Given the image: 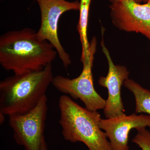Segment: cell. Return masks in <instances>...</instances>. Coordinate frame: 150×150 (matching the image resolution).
I'll return each mask as SVG.
<instances>
[{"label":"cell","mask_w":150,"mask_h":150,"mask_svg":"<svg viewBox=\"0 0 150 150\" xmlns=\"http://www.w3.org/2000/svg\"><path fill=\"white\" fill-rule=\"evenodd\" d=\"M57 55L53 45L31 28L8 31L0 37V64L14 74L42 69Z\"/></svg>","instance_id":"obj_1"},{"label":"cell","mask_w":150,"mask_h":150,"mask_svg":"<svg viewBox=\"0 0 150 150\" xmlns=\"http://www.w3.org/2000/svg\"><path fill=\"white\" fill-rule=\"evenodd\" d=\"M52 64L43 69L14 74L0 82V113L5 115L29 112L46 96L54 78Z\"/></svg>","instance_id":"obj_2"},{"label":"cell","mask_w":150,"mask_h":150,"mask_svg":"<svg viewBox=\"0 0 150 150\" xmlns=\"http://www.w3.org/2000/svg\"><path fill=\"white\" fill-rule=\"evenodd\" d=\"M59 105V123L65 140L82 142L89 150H112L105 132L99 127V112L81 107L66 95L60 97Z\"/></svg>","instance_id":"obj_3"},{"label":"cell","mask_w":150,"mask_h":150,"mask_svg":"<svg viewBox=\"0 0 150 150\" xmlns=\"http://www.w3.org/2000/svg\"><path fill=\"white\" fill-rule=\"evenodd\" d=\"M97 40L93 37L90 42L91 52L86 60L82 62V71L74 79L58 75L54 76L52 85L58 91L74 99H79L91 111L104 109L106 100L97 92L93 85L92 69L96 51Z\"/></svg>","instance_id":"obj_4"},{"label":"cell","mask_w":150,"mask_h":150,"mask_svg":"<svg viewBox=\"0 0 150 150\" xmlns=\"http://www.w3.org/2000/svg\"><path fill=\"white\" fill-rule=\"evenodd\" d=\"M46 95L29 112L8 116L9 124L17 144L25 150H40L43 135L48 105Z\"/></svg>","instance_id":"obj_5"},{"label":"cell","mask_w":150,"mask_h":150,"mask_svg":"<svg viewBox=\"0 0 150 150\" xmlns=\"http://www.w3.org/2000/svg\"><path fill=\"white\" fill-rule=\"evenodd\" d=\"M40 11V25L38 37L51 43L55 48L65 69L71 64L70 55L61 44L58 35L59 23L62 15L71 10H79V1L66 0H35Z\"/></svg>","instance_id":"obj_6"},{"label":"cell","mask_w":150,"mask_h":150,"mask_svg":"<svg viewBox=\"0 0 150 150\" xmlns=\"http://www.w3.org/2000/svg\"><path fill=\"white\" fill-rule=\"evenodd\" d=\"M109 8L115 27L126 32L141 33L150 40V2L142 4L123 0L111 4Z\"/></svg>","instance_id":"obj_7"},{"label":"cell","mask_w":150,"mask_h":150,"mask_svg":"<svg viewBox=\"0 0 150 150\" xmlns=\"http://www.w3.org/2000/svg\"><path fill=\"white\" fill-rule=\"evenodd\" d=\"M101 47L103 52L106 56L108 65V71L106 76H101L98 83L108 91V97L106 100L104 110L105 118H110L125 114V108L121 96V88L124 81L129 79V72L126 67L115 65L110 53L105 45L103 41V30H102Z\"/></svg>","instance_id":"obj_8"},{"label":"cell","mask_w":150,"mask_h":150,"mask_svg":"<svg viewBox=\"0 0 150 150\" xmlns=\"http://www.w3.org/2000/svg\"><path fill=\"white\" fill-rule=\"evenodd\" d=\"M99 127L104 130L109 139L112 150H129L128 145L129 133L132 129L150 128V115L133 113L126 114L114 118L100 121Z\"/></svg>","instance_id":"obj_9"},{"label":"cell","mask_w":150,"mask_h":150,"mask_svg":"<svg viewBox=\"0 0 150 150\" xmlns=\"http://www.w3.org/2000/svg\"><path fill=\"white\" fill-rule=\"evenodd\" d=\"M92 0H80L79 18L77 29L81 44L82 52L81 60L83 62L88 59L91 52L90 43L87 35L89 13Z\"/></svg>","instance_id":"obj_10"},{"label":"cell","mask_w":150,"mask_h":150,"mask_svg":"<svg viewBox=\"0 0 150 150\" xmlns=\"http://www.w3.org/2000/svg\"><path fill=\"white\" fill-rule=\"evenodd\" d=\"M124 85L134 94L136 113H146L150 115V91L130 79L124 81Z\"/></svg>","instance_id":"obj_11"},{"label":"cell","mask_w":150,"mask_h":150,"mask_svg":"<svg viewBox=\"0 0 150 150\" xmlns=\"http://www.w3.org/2000/svg\"><path fill=\"white\" fill-rule=\"evenodd\" d=\"M132 142L137 144L142 150H150V132L146 128L137 131Z\"/></svg>","instance_id":"obj_12"},{"label":"cell","mask_w":150,"mask_h":150,"mask_svg":"<svg viewBox=\"0 0 150 150\" xmlns=\"http://www.w3.org/2000/svg\"><path fill=\"white\" fill-rule=\"evenodd\" d=\"M40 150H48L45 138L43 139V142H42V145H41Z\"/></svg>","instance_id":"obj_13"},{"label":"cell","mask_w":150,"mask_h":150,"mask_svg":"<svg viewBox=\"0 0 150 150\" xmlns=\"http://www.w3.org/2000/svg\"><path fill=\"white\" fill-rule=\"evenodd\" d=\"M122 1H123V0H109L111 4H115V3L119 2ZM133 1L139 3H142L143 2V0H133Z\"/></svg>","instance_id":"obj_14"},{"label":"cell","mask_w":150,"mask_h":150,"mask_svg":"<svg viewBox=\"0 0 150 150\" xmlns=\"http://www.w3.org/2000/svg\"><path fill=\"white\" fill-rule=\"evenodd\" d=\"M143 2L144 3L149 2H150V0H143Z\"/></svg>","instance_id":"obj_15"}]
</instances>
